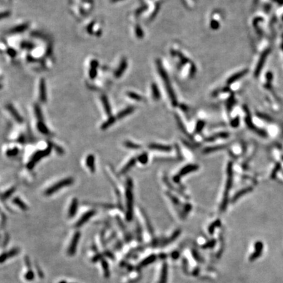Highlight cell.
Returning a JSON list of instances; mask_svg holds the SVG:
<instances>
[{"label": "cell", "mask_w": 283, "mask_h": 283, "mask_svg": "<svg viewBox=\"0 0 283 283\" xmlns=\"http://www.w3.org/2000/svg\"><path fill=\"white\" fill-rule=\"evenodd\" d=\"M126 213L125 218L127 221H131L134 216V193L133 181L131 178H128L126 181Z\"/></svg>", "instance_id": "cell-1"}, {"label": "cell", "mask_w": 283, "mask_h": 283, "mask_svg": "<svg viewBox=\"0 0 283 283\" xmlns=\"http://www.w3.org/2000/svg\"><path fill=\"white\" fill-rule=\"evenodd\" d=\"M233 164L232 163L230 162L227 165V179H226V183L225 190L224 192L223 198H222V201L220 206V211L221 212H224L226 210L228 201H229V194L231 190L232 185H233Z\"/></svg>", "instance_id": "cell-2"}, {"label": "cell", "mask_w": 283, "mask_h": 283, "mask_svg": "<svg viewBox=\"0 0 283 283\" xmlns=\"http://www.w3.org/2000/svg\"><path fill=\"white\" fill-rule=\"evenodd\" d=\"M73 183L74 179L72 177H68L64 179L60 180V181L56 182L55 184H53L51 186L47 188L44 192V195L47 197L51 196V195L61 190L62 188L70 186L72 185Z\"/></svg>", "instance_id": "cell-3"}, {"label": "cell", "mask_w": 283, "mask_h": 283, "mask_svg": "<svg viewBox=\"0 0 283 283\" xmlns=\"http://www.w3.org/2000/svg\"><path fill=\"white\" fill-rule=\"evenodd\" d=\"M52 148L50 146H48L44 150H38L33 153L30 159L29 160L28 163L26 165V167L29 170H32L34 166H36V163H37L40 160H42L43 158L49 156L51 153Z\"/></svg>", "instance_id": "cell-4"}, {"label": "cell", "mask_w": 283, "mask_h": 283, "mask_svg": "<svg viewBox=\"0 0 283 283\" xmlns=\"http://www.w3.org/2000/svg\"><path fill=\"white\" fill-rule=\"evenodd\" d=\"M158 70L159 72V73H160L161 77H162V79L164 80V82L165 83L166 88V90H167V91L168 92V94H169V97L171 98L172 104L174 106H176V104H177L176 98V97H175L174 93V92H173V91L172 89V87L171 86V83L169 82V80H168V77H167V75L166 74V72H165L163 68H162V66H161L159 62H158Z\"/></svg>", "instance_id": "cell-5"}, {"label": "cell", "mask_w": 283, "mask_h": 283, "mask_svg": "<svg viewBox=\"0 0 283 283\" xmlns=\"http://www.w3.org/2000/svg\"><path fill=\"white\" fill-rule=\"evenodd\" d=\"M199 166L197 165H188L184 168H181V169L180 171V172L176 174L175 175L173 178V180L174 182H176L177 184L180 183V180L181 177L185 176L186 175L190 174L192 172L196 171L199 169Z\"/></svg>", "instance_id": "cell-6"}, {"label": "cell", "mask_w": 283, "mask_h": 283, "mask_svg": "<svg viewBox=\"0 0 283 283\" xmlns=\"http://www.w3.org/2000/svg\"><path fill=\"white\" fill-rule=\"evenodd\" d=\"M80 237H81V233L79 231H76L75 233L73 234L72 239L70 242L69 248L68 249V254L69 256H73L76 254L77 246L79 243Z\"/></svg>", "instance_id": "cell-7"}, {"label": "cell", "mask_w": 283, "mask_h": 283, "mask_svg": "<svg viewBox=\"0 0 283 283\" xmlns=\"http://www.w3.org/2000/svg\"><path fill=\"white\" fill-rule=\"evenodd\" d=\"M96 214H97L96 210H91V211L86 212L85 214H83L82 216H81V218L76 222L75 224V227L78 228V227H81L82 226H83L90 219H91L94 216H95Z\"/></svg>", "instance_id": "cell-8"}, {"label": "cell", "mask_w": 283, "mask_h": 283, "mask_svg": "<svg viewBox=\"0 0 283 283\" xmlns=\"http://www.w3.org/2000/svg\"><path fill=\"white\" fill-rule=\"evenodd\" d=\"M6 108L7 110V111L11 114L12 117L14 118V119L17 121L18 123L21 124L24 122V119L20 115V113L18 112V111L15 109V107L13 106L11 104H8L6 106Z\"/></svg>", "instance_id": "cell-9"}, {"label": "cell", "mask_w": 283, "mask_h": 283, "mask_svg": "<svg viewBox=\"0 0 283 283\" xmlns=\"http://www.w3.org/2000/svg\"><path fill=\"white\" fill-rule=\"evenodd\" d=\"M79 206V201L76 197L72 199L70 205L69 206V210L68 212V216L70 218H72L75 216L78 209Z\"/></svg>", "instance_id": "cell-10"}, {"label": "cell", "mask_w": 283, "mask_h": 283, "mask_svg": "<svg viewBox=\"0 0 283 283\" xmlns=\"http://www.w3.org/2000/svg\"><path fill=\"white\" fill-rule=\"evenodd\" d=\"M86 166L88 168L91 173L95 172L96 171V164H95V156L92 154H89L87 156L85 160Z\"/></svg>", "instance_id": "cell-11"}, {"label": "cell", "mask_w": 283, "mask_h": 283, "mask_svg": "<svg viewBox=\"0 0 283 283\" xmlns=\"http://www.w3.org/2000/svg\"><path fill=\"white\" fill-rule=\"evenodd\" d=\"M39 100L43 103L47 101L45 81L43 78H42L39 82Z\"/></svg>", "instance_id": "cell-12"}, {"label": "cell", "mask_w": 283, "mask_h": 283, "mask_svg": "<svg viewBox=\"0 0 283 283\" xmlns=\"http://www.w3.org/2000/svg\"><path fill=\"white\" fill-rule=\"evenodd\" d=\"M252 190H253V189L252 187H246L243 188L242 190L239 191L237 193H235V195H234L231 199V202L232 203H235V202L238 201L240 198L245 196V195H246L247 193L251 192Z\"/></svg>", "instance_id": "cell-13"}, {"label": "cell", "mask_w": 283, "mask_h": 283, "mask_svg": "<svg viewBox=\"0 0 283 283\" xmlns=\"http://www.w3.org/2000/svg\"><path fill=\"white\" fill-rule=\"evenodd\" d=\"M127 60L125 58H123L121 60L120 64L118 67L117 70L116 71L114 76H115V77L117 78L121 77L123 73L125 72V71L127 70Z\"/></svg>", "instance_id": "cell-14"}, {"label": "cell", "mask_w": 283, "mask_h": 283, "mask_svg": "<svg viewBox=\"0 0 283 283\" xmlns=\"http://www.w3.org/2000/svg\"><path fill=\"white\" fill-rule=\"evenodd\" d=\"M148 147H149L150 150H157V151H165V152L170 151L172 150V147L170 146L163 145V144H156V143L150 144L149 145V146H148Z\"/></svg>", "instance_id": "cell-15"}, {"label": "cell", "mask_w": 283, "mask_h": 283, "mask_svg": "<svg viewBox=\"0 0 283 283\" xmlns=\"http://www.w3.org/2000/svg\"><path fill=\"white\" fill-rule=\"evenodd\" d=\"M137 161V158H132L128 162L123 166V167L121 168V170L119 172V174L121 175L125 174L127 172H129L131 168L136 165Z\"/></svg>", "instance_id": "cell-16"}, {"label": "cell", "mask_w": 283, "mask_h": 283, "mask_svg": "<svg viewBox=\"0 0 283 283\" xmlns=\"http://www.w3.org/2000/svg\"><path fill=\"white\" fill-rule=\"evenodd\" d=\"M98 66V62L97 60H91L90 64V70L89 76L91 79H95L97 76V68Z\"/></svg>", "instance_id": "cell-17"}, {"label": "cell", "mask_w": 283, "mask_h": 283, "mask_svg": "<svg viewBox=\"0 0 283 283\" xmlns=\"http://www.w3.org/2000/svg\"><path fill=\"white\" fill-rule=\"evenodd\" d=\"M19 249L18 248H12L8 252H5L2 254L1 256V263H3L5 260L10 258H12L17 256L19 253Z\"/></svg>", "instance_id": "cell-18"}, {"label": "cell", "mask_w": 283, "mask_h": 283, "mask_svg": "<svg viewBox=\"0 0 283 283\" xmlns=\"http://www.w3.org/2000/svg\"><path fill=\"white\" fill-rule=\"evenodd\" d=\"M229 137H230V134L228 132H219L216 133L215 134H213V135L208 137L205 139V140L207 142H213L216 140L218 139H223V138H227Z\"/></svg>", "instance_id": "cell-19"}, {"label": "cell", "mask_w": 283, "mask_h": 283, "mask_svg": "<svg viewBox=\"0 0 283 283\" xmlns=\"http://www.w3.org/2000/svg\"><path fill=\"white\" fill-rule=\"evenodd\" d=\"M101 100H102V106H103V107H104L106 113L109 117L111 116H112V107H111L109 100H108V99H107V97L105 95H103L102 97H101Z\"/></svg>", "instance_id": "cell-20"}, {"label": "cell", "mask_w": 283, "mask_h": 283, "mask_svg": "<svg viewBox=\"0 0 283 283\" xmlns=\"http://www.w3.org/2000/svg\"><path fill=\"white\" fill-rule=\"evenodd\" d=\"M37 128L39 132L43 134V135L48 136L51 134V132L49 129V128L47 127V125L45 124L43 121H38L37 123Z\"/></svg>", "instance_id": "cell-21"}, {"label": "cell", "mask_w": 283, "mask_h": 283, "mask_svg": "<svg viewBox=\"0 0 283 283\" xmlns=\"http://www.w3.org/2000/svg\"><path fill=\"white\" fill-rule=\"evenodd\" d=\"M134 110H135V108H134L133 106L127 107H126V108H125L124 110H123L122 111H121L120 112H119L117 113V115L116 116V117L118 119H123V118L128 116L129 115H130V114L134 112Z\"/></svg>", "instance_id": "cell-22"}, {"label": "cell", "mask_w": 283, "mask_h": 283, "mask_svg": "<svg viewBox=\"0 0 283 283\" xmlns=\"http://www.w3.org/2000/svg\"><path fill=\"white\" fill-rule=\"evenodd\" d=\"M116 119H117V117L115 116H111L108 117V118L106 119V121H105L101 125V126H100L101 130L104 131V130L108 129V128H110L112 125H113L116 123Z\"/></svg>", "instance_id": "cell-23"}, {"label": "cell", "mask_w": 283, "mask_h": 283, "mask_svg": "<svg viewBox=\"0 0 283 283\" xmlns=\"http://www.w3.org/2000/svg\"><path fill=\"white\" fill-rule=\"evenodd\" d=\"M227 146V145H218V146H215L208 147L205 148V149L203 150V153L208 154V153H213L215 151L222 150L224 149H226Z\"/></svg>", "instance_id": "cell-24"}, {"label": "cell", "mask_w": 283, "mask_h": 283, "mask_svg": "<svg viewBox=\"0 0 283 283\" xmlns=\"http://www.w3.org/2000/svg\"><path fill=\"white\" fill-rule=\"evenodd\" d=\"M12 203L24 211H26L28 209V206H27V205L24 203V202L18 197H15L13 198Z\"/></svg>", "instance_id": "cell-25"}, {"label": "cell", "mask_w": 283, "mask_h": 283, "mask_svg": "<svg viewBox=\"0 0 283 283\" xmlns=\"http://www.w3.org/2000/svg\"><path fill=\"white\" fill-rule=\"evenodd\" d=\"M15 191H16V187H12L9 188V190H6L5 192H3L2 194V196H1L2 200V201H5L7 199H8L10 197L12 196V194L15 193Z\"/></svg>", "instance_id": "cell-26"}, {"label": "cell", "mask_w": 283, "mask_h": 283, "mask_svg": "<svg viewBox=\"0 0 283 283\" xmlns=\"http://www.w3.org/2000/svg\"><path fill=\"white\" fill-rule=\"evenodd\" d=\"M28 28V25L26 24H23L18 25L17 26L14 27V28H12L11 30V33H22L24 32L25 30H26Z\"/></svg>", "instance_id": "cell-27"}, {"label": "cell", "mask_w": 283, "mask_h": 283, "mask_svg": "<svg viewBox=\"0 0 283 283\" xmlns=\"http://www.w3.org/2000/svg\"><path fill=\"white\" fill-rule=\"evenodd\" d=\"M34 113L38 121H43V116L42 109L37 104H36L34 105Z\"/></svg>", "instance_id": "cell-28"}, {"label": "cell", "mask_w": 283, "mask_h": 283, "mask_svg": "<svg viewBox=\"0 0 283 283\" xmlns=\"http://www.w3.org/2000/svg\"><path fill=\"white\" fill-rule=\"evenodd\" d=\"M246 70H244V71L235 74V75H233L230 78V79L228 80V83H232L236 82V81H237L239 78L242 77V76H244L246 74Z\"/></svg>", "instance_id": "cell-29"}, {"label": "cell", "mask_w": 283, "mask_h": 283, "mask_svg": "<svg viewBox=\"0 0 283 283\" xmlns=\"http://www.w3.org/2000/svg\"><path fill=\"white\" fill-rule=\"evenodd\" d=\"M124 146H125V147L132 150H139L141 148V146L134 143L131 141H125L124 142Z\"/></svg>", "instance_id": "cell-30"}, {"label": "cell", "mask_w": 283, "mask_h": 283, "mask_svg": "<svg viewBox=\"0 0 283 283\" xmlns=\"http://www.w3.org/2000/svg\"><path fill=\"white\" fill-rule=\"evenodd\" d=\"M127 96L129 97L130 98H132V99L136 100V101H138V102H140V101L143 100V97H141L140 95H139L138 94H137L136 92L130 91V92H128L127 93Z\"/></svg>", "instance_id": "cell-31"}, {"label": "cell", "mask_w": 283, "mask_h": 283, "mask_svg": "<svg viewBox=\"0 0 283 283\" xmlns=\"http://www.w3.org/2000/svg\"><path fill=\"white\" fill-rule=\"evenodd\" d=\"M137 159L138 162H140L141 164L145 165L148 161V156L146 153H143L138 156Z\"/></svg>", "instance_id": "cell-32"}, {"label": "cell", "mask_w": 283, "mask_h": 283, "mask_svg": "<svg viewBox=\"0 0 283 283\" xmlns=\"http://www.w3.org/2000/svg\"><path fill=\"white\" fill-rule=\"evenodd\" d=\"M262 248H263V245L260 242H258L256 244V252L252 255V256H251V259L254 260V258L258 256L260 254Z\"/></svg>", "instance_id": "cell-33"}, {"label": "cell", "mask_w": 283, "mask_h": 283, "mask_svg": "<svg viewBox=\"0 0 283 283\" xmlns=\"http://www.w3.org/2000/svg\"><path fill=\"white\" fill-rule=\"evenodd\" d=\"M220 226H221V221L220 220H216L209 226V227H208V232L212 234L215 230V229H216L217 227H220Z\"/></svg>", "instance_id": "cell-34"}, {"label": "cell", "mask_w": 283, "mask_h": 283, "mask_svg": "<svg viewBox=\"0 0 283 283\" xmlns=\"http://www.w3.org/2000/svg\"><path fill=\"white\" fill-rule=\"evenodd\" d=\"M176 120H177V123H178V127H179V129L180 130H181V131L184 134H186V136H187V137H190V138H191V136H190V134H188L186 129V128L183 124V123L181 122V121L180 120V119L178 117H176Z\"/></svg>", "instance_id": "cell-35"}, {"label": "cell", "mask_w": 283, "mask_h": 283, "mask_svg": "<svg viewBox=\"0 0 283 283\" xmlns=\"http://www.w3.org/2000/svg\"><path fill=\"white\" fill-rule=\"evenodd\" d=\"M18 152H19V150L17 147H13V148H11V149H9L7 150L6 156L9 157H15V156H17Z\"/></svg>", "instance_id": "cell-36"}, {"label": "cell", "mask_w": 283, "mask_h": 283, "mask_svg": "<svg viewBox=\"0 0 283 283\" xmlns=\"http://www.w3.org/2000/svg\"><path fill=\"white\" fill-rule=\"evenodd\" d=\"M102 269H103V271H104V276L106 277H109V276H110V269H109L108 264H107V261L106 260H102Z\"/></svg>", "instance_id": "cell-37"}, {"label": "cell", "mask_w": 283, "mask_h": 283, "mask_svg": "<svg viewBox=\"0 0 283 283\" xmlns=\"http://www.w3.org/2000/svg\"><path fill=\"white\" fill-rule=\"evenodd\" d=\"M49 146H50L51 148H53V149H55V150L57 151V153H58L59 155H63L64 154V150L62 149V148L58 146L57 144H54L52 142H49Z\"/></svg>", "instance_id": "cell-38"}, {"label": "cell", "mask_w": 283, "mask_h": 283, "mask_svg": "<svg viewBox=\"0 0 283 283\" xmlns=\"http://www.w3.org/2000/svg\"><path fill=\"white\" fill-rule=\"evenodd\" d=\"M151 91L153 92V97L156 100H158L160 98V93L158 89V87L156 86V85L153 84L151 85Z\"/></svg>", "instance_id": "cell-39"}, {"label": "cell", "mask_w": 283, "mask_h": 283, "mask_svg": "<svg viewBox=\"0 0 283 283\" xmlns=\"http://www.w3.org/2000/svg\"><path fill=\"white\" fill-rule=\"evenodd\" d=\"M205 123L203 121H198V123H197L196 127H195V132L196 133H199L201 132V131L203 129V128L205 127Z\"/></svg>", "instance_id": "cell-40"}, {"label": "cell", "mask_w": 283, "mask_h": 283, "mask_svg": "<svg viewBox=\"0 0 283 283\" xmlns=\"http://www.w3.org/2000/svg\"><path fill=\"white\" fill-rule=\"evenodd\" d=\"M24 278L26 281H33V279H34V273H33V272L32 270H29L27 271V273L25 274Z\"/></svg>", "instance_id": "cell-41"}, {"label": "cell", "mask_w": 283, "mask_h": 283, "mask_svg": "<svg viewBox=\"0 0 283 283\" xmlns=\"http://www.w3.org/2000/svg\"><path fill=\"white\" fill-rule=\"evenodd\" d=\"M154 260H155L154 256H150L149 258L145 259L143 261H142V263L140 264V266L141 267L142 266H146L148 265L149 264H150V263L153 262Z\"/></svg>", "instance_id": "cell-42"}, {"label": "cell", "mask_w": 283, "mask_h": 283, "mask_svg": "<svg viewBox=\"0 0 283 283\" xmlns=\"http://www.w3.org/2000/svg\"><path fill=\"white\" fill-rule=\"evenodd\" d=\"M239 124H240V119H239V117H237L234 118L233 119H232L230 123L231 126L234 128L237 127L239 125Z\"/></svg>", "instance_id": "cell-43"}, {"label": "cell", "mask_w": 283, "mask_h": 283, "mask_svg": "<svg viewBox=\"0 0 283 283\" xmlns=\"http://www.w3.org/2000/svg\"><path fill=\"white\" fill-rule=\"evenodd\" d=\"M21 46H22V48H24V49H29V50L33 49V48H34V45H33L32 43H30V42L22 43Z\"/></svg>", "instance_id": "cell-44"}, {"label": "cell", "mask_w": 283, "mask_h": 283, "mask_svg": "<svg viewBox=\"0 0 283 283\" xmlns=\"http://www.w3.org/2000/svg\"><path fill=\"white\" fill-rule=\"evenodd\" d=\"M135 31H136V34L138 36V37H139V38H142L143 37V36H144L143 31H142V30L141 29V28L139 26H137L136 27Z\"/></svg>", "instance_id": "cell-45"}, {"label": "cell", "mask_w": 283, "mask_h": 283, "mask_svg": "<svg viewBox=\"0 0 283 283\" xmlns=\"http://www.w3.org/2000/svg\"><path fill=\"white\" fill-rule=\"evenodd\" d=\"M7 52L9 56L12 58H14L17 56V51L12 48H9L7 51Z\"/></svg>", "instance_id": "cell-46"}, {"label": "cell", "mask_w": 283, "mask_h": 283, "mask_svg": "<svg viewBox=\"0 0 283 283\" xmlns=\"http://www.w3.org/2000/svg\"><path fill=\"white\" fill-rule=\"evenodd\" d=\"M167 195H168V197H170L171 200L173 202V203L176 205H180V201L176 198V197H175L174 196H173V195H171L170 193H167Z\"/></svg>", "instance_id": "cell-47"}, {"label": "cell", "mask_w": 283, "mask_h": 283, "mask_svg": "<svg viewBox=\"0 0 283 283\" xmlns=\"http://www.w3.org/2000/svg\"><path fill=\"white\" fill-rule=\"evenodd\" d=\"M191 206L190 204H186L184 207V216H186L189 212L191 211Z\"/></svg>", "instance_id": "cell-48"}, {"label": "cell", "mask_w": 283, "mask_h": 283, "mask_svg": "<svg viewBox=\"0 0 283 283\" xmlns=\"http://www.w3.org/2000/svg\"><path fill=\"white\" fill-rule=\"evenodd\" d=\"M9 15H10V12H9V11H5V12H3L2 13L1 18H2V19L5 18H7L8 17H9Z\"/></svg>", "instance_id": "cell-49"}, {"label": "cell", "mask_w": 283, "mask_h": 283, "mask_svg": "<svg viewBox=\"0 0 283 283\" xmlns=\"http://www.w3.org/2000/svg\"><path fill=\"white\" fill-rule=\"evenodd\" d=\"M119 1H121V0H111V2H113V3L117 2H119Z\"/></svg>", "instance_id": "cell-50"}, {"label": "cell", "mask_w": 283, "mask_h": 283, "mask_svg": "<svg viewBox=\"0 0 283 283\" xmlns=\"http://www.w3.org/2000/svg\"><path fill=\"white\" fill-rule=\"evenodd\" d=\"M59 283H67V282L65 281H60Z\"/></svg>", "instance_id": "cell-51"}]
</instances>
